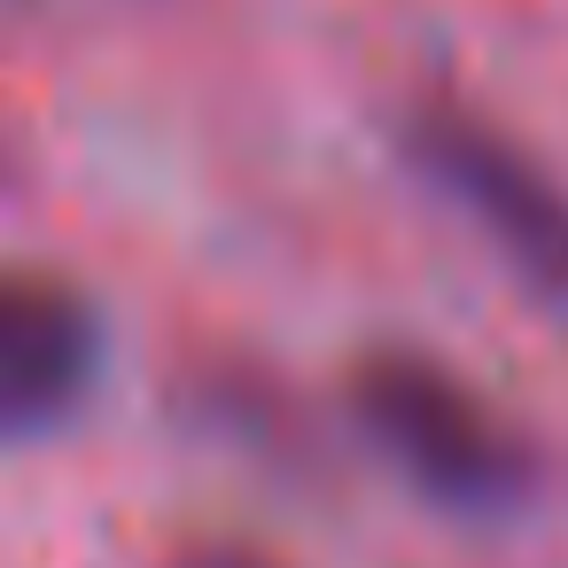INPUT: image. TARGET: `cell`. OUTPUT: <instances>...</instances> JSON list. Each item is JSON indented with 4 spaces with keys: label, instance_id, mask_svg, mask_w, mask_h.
I'll return each mask as SVG.
<instances>
[{
    "label": "cell",
    "instance_id": "cell-1",
    "mask_svg": "<svg viewBox=\"0 0 568 568\" xmlns=\"http://www.w3.org/2000/svg\"><path fill=\"white\" fill-rule=\"evenodd\" d=\"M351 420L405 475V490L459 521H506L537 490L529 436L428 351H366L351 366Z\"/></svg>",
    "mask_w": 568,
    "mask_h": 568
},
{
    "label": "cell",
    "instance_id": "cell-2",
    "mask_svg": "<svg viewBox=\"0 0 568 568\" xmlns=\"http://www.w3.org/2000/svg\"><path fill=\"white\" fill-rule=\"evenodd\" d=\"M405 164L506 257L537 304H568V187L483 110L420 102L397 133Z\"/></svg>",
    "mask_w": 568,
    "mask_h": 568
},
{
    "label": "cell",
    "instance_id": "cell-3",
    "mask_svg": "<svg viewBox=\"0 0 568 568\" xmlns=\"http://www.w3.org/2000/svg\"><path fill=\"white\" fill-rule=\"evenodd\" d=\"M110 366L102 304L55 265H0V444H40L87 413Z\"/></svg>",
    "mask_w": 568,
    "mask_h": 568
},
{
    "label": "cell",
    "instance_id": "cell-4",
    "mask_svg": "<svg viewBox=\"0 0 568 568\" xmlns=\"http://www.w3.org/2000/svg\"><path fill=\"white\" fill-rule=\"evenodd\" d=\"M172 568H281V560L257 552V545H195V552H180Z\"/></svg>",
    "mask_w": 568,
    "mask_h": 568
}]
</instances>
